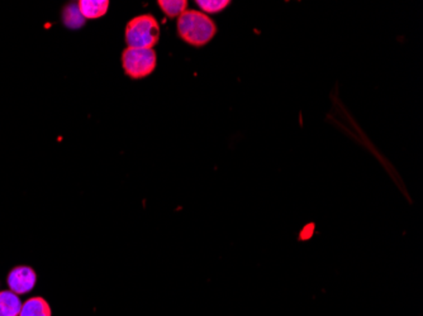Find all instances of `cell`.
Returning <instances> with one entry per match:
<instances>
[{
  "mask_svg": "<svg viewBox=\"0 0 423 316\" xmlns=\"http://www.w3.org/2000/svg\"><path fill=\"white\" fill-rule=\"evenodd\" d=\"M217 33V25L211 17L199 10L187 9L178 18V34L190 46L203 47Z\"/></svg>",
  "mask_w": 423,
  "mask_h": 316,
  "instance_id": "obj_1",
  "label": "cell"
},
{
  "mask_svg": "<svg viewBox=\"0 0 423 316\" xmlns=\"http://www.w3.org/2000/svg\"><path fill=\"white\" fill-rule=\"evenodd\" d=\"M160 39V24L151 14L132 18L125 27V42L132 48H154Z\"/></svg>",
  "mask_w": 423,
  "mask_h": 316,
  "instance_id": "obj_2",
  "label": "cell"
},
{
  "mask_svg": "<svg viewBox=\"0 0 423 316\" xmlns=\"http://www.w3.org/2000/svg\"><path fill=\"white\" fill-rule=\"evenodd\" d=\"M157 56L154 48L127 47L122 52L125 75L134 80L149 76L156 69Z\"/></svg>",
  "mask_w": 423,
  "mask_h": 316,
  "instance_id": "obj_3",
  "label": "cell"
},
{
  "mask_svg": "<svg viewBox=\"0 0 423 316\" xmlns=\"http://www.w3.org/2000/svg\"><path fill=\"white\" fill-rule=\"evenodd\" d=\"M36 281L37 275L33 268L28 266H17L9 272L7 280L10 291L17 295H24L32 291V288L36 285Z\"/></svg>",
  "mask_w": 423,
  "mask_h": 316,
  "instance_id": "obj_4",
  "label": "cell"
},
{
  "mask_svg": "<svg viewBox=\"0 0 423 316\" xmlns=\"http://www.w3.org/2000/svg\"><path fill=\"white\" fill-rule=\"evenodd\" d=\"M79 9L85 19H98L105 16L110 8L108 0H80Z\"/></svg>",
  "mask_w": 423,
  "mask_h": 316,
  "instance_id": "obj_5",
  "label": "cell"
},
{
  "mask_svg": "<svg viewBox=\"0 0 423 316\" xmlns=\"http://www.w3.org/2000/svg\"><path fill=\"white\" fill-rule=\"evenodd\" d=\"M52 311L43 297H31L22 304L19 316H51Z\"/></svg>",
  "mask_w": 423,
  "mask_h": 316,
  "instance_id": "obj_6",
  "label": "cell"
},
{
  "mask_svg": "<svg viewBox=\"0 0 423 316\" xmlns=\"http://www.w3.org/2000/svg\"><path fill=\"white\" fill-rule=\"evenodd\" d=\"M22 302L18 295L9 291H0V316H19Z\"/></svg>",
  "mask_w": 423,
  "mask_h": 316,
  "instance_id": "obj_7",
  "label": "cell"
},
{
  "mask_svg": "<svg viewBox=\"0 0 423 316\" xmlns=\"http://www.w3.org/2000/svg\"><path fill=\"white\" fill-rule=\"evenodd\" d=\"M63 22L65 27L69 28V30H79V28L84 27L87 19L81 14L78 4L70 3L63 8Z\"/></svg>",
  "mask_w": 423,
  "mask_h": 316,
  "instance_id": "obj_8",
  "label": "cell"
},
{
  "mask_svg": "<svg viewBox=\"0 0 423 316\" xmlns=\"http://www.w3.org/2000/svg\"><path fill=\"white\" fill-rule=\"evenodd\" d=\"M157 4L169 18H179L188 8L187 0H158Z\"/></svg>",
  "mask_w": 423,
  "mask_h": 316,
  "instance_id": "obj_9",
  "label": "cell"
},
{
  "mask_svg": "<svg viewBox=\"0 0 423 316\" xmlns=\"http://www.w3.org/2000/svg\"><path fill=\"white\" fill-rule=\"evenodd\" d=\"M196 4L204 14H217L223 12L231 4L229 0H196Z\"/></svg>",
  "mask_w": 423,
  "mask_h": 316,
  "instance_id": "obj_10",
  "label": "cell"
}]
</instances>
